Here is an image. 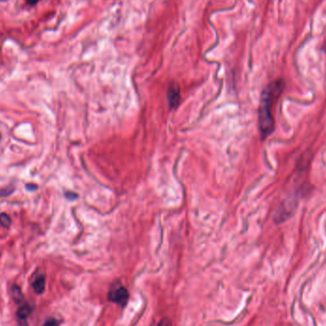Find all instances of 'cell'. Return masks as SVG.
<instances>
[{
    "mask_svg": "<svg viewBox=\"0 0 326 326\" xmlns=\"http://www.w3.org/2000/svg\"><path fill=\"white\" fill-rule=\"evenodd\" d=\"M284 89V81L279 79L268 84L261 93V106L259 113V123L261 138L269 137L275 128L273 108Z\"/></svg>",
    "mask_w": 326,
    "mask_h": 326,
    "instance_id": "cell-1",
    "label": "cell"
},
{
    "mask_svg": "<svg viewBox=\"0 0 326 326\" xmlns=\"http://www.w3.org/2000/svg\"><path fill=\"white\" fill-rule=\"evenodd\" d=\"M108 299L122 307H125L129 299V292L120 282H117L109 290Z\"/></svg>",
    "mask_w": 326,
    "mask_h": 326,
    "instance_id": "cell-2",
    "label": "cell"
},
{
    "mask_svg": "<svg viewBox=\"0 0 326 326\" xmlns=\"http://www.w3.org/2000/svg\"><path fill=\"white\" fill-rule=\"evenodd\" d=\"M33 312V307L28 302H21L18 309L17 317L19 320V326H28V317Z\"/></svg>",
    "mask_w": 326,
    "mask_h": 326,
    "instance_id": "cell-3",
    "label": "cell"
},
{
    "mask_svg": "<svg viewBox=\"0 0 326 326\" xmlns=\"http://www.w3.org/2000/svg\"><path fill=\"white\" fill-rule=\"evenodd\" d=\"M32 286L34 291L40 295L45 291V286H46V278L44 274L42 273H38L34 276L33 281H32Z\"/></svg>",
    "mask_w": 326,
    "mask_h": 326,
    "instance_id": "cell-4",
    "label": "cell"
},
{
    "mask_svg": "<svg viewBox=\"0 0 326 326\" xmlns=\"http://www.w3.org/2000/svg\"><path fill=\"white\" fill-rule=\"evenodd\" d=\"M168 102L170 108L175 109L179 104L180 100V93H179V87L177 86H170L167 93Z\"/></svg>",
    "mask_w": 326,
    "mask_h": 326,
    "instance_id": "cell-5",
    "label": "cell"
},
{
    "mask_svg": "<svg viewBox=\"0 0 326 326\" xmlns=\"http://www.w3.org/2000/svg\"><path fill=\"white\" fill-rule=\"evenodd\" d=\"M12 292H13V298L17 301V302H22L24 301V298H23V294L21 293V290L19 288L18 285H14L12 288Z\"/></svg>",
    "mask_w": 326,
    "mask_h": 326,
    "instance_id": "cell-6",
    "label": "cell"
},
{
    "mask_svg": "<svg viewBox=\"0 0 326 326\" xmlns=\"http://www.w3.org/2000/svg\"><path fill=\"white\" fill-rule=\"evenodd\" d=\"M11 222H12V220H11L9 214H5V213H2V214H0V224L3 227L9 226Z\"/></svg>",
    "mask_w": 326,
    "mask_h": 326,
    "instance_id": "cell-7",
    "label": "cell"
},
{
    "mask_svg": "<svg viewBox=\"0 0 326 326\" xmlns=\"http://www.w3.org/2000/svg\"><path fill=\"white\" fill-rule=\"evenodd\" d=\"M59 320L55 317H50L43 323L42 326H59Z\"/></svg>",
    "mask_w": 326,
    "mask_h": 326,
    "instance_id": "cell-8",
    "label": "cell"
},
{
    "mask_svg": "<svg viewBox=\"0 0 326 326\" xmlns=\"http://www.w3.org/2000/svg\"><path fill=\"white\" fill-rule=\"evenodd\" d=\"M158 326H172V322L168 318H163V319L160 320V322L158 324Z\"/></svg>",
    "mask_w": 326,
    "mask_h": 326,
    "instance_id": "cell-9",
    "label": "cell"
},
{
    "mask_svg": "<svg viewBox=\"0 0 326 326\" xmlns=\"http://www.w3.org/2000/svg\"><path fill=\"white\" fill-rule=\"evenodd\" d=\"M25 1L28 3L30 6L34 7V6H36V5L38 4V2H39L40 0H25Z\"/></svg>",
    "mask_w": 326,
    "mask_h": 326,
    "instance_id": "cell-10",
    "label": "cell"
},
{
    "mask_svg": "<svg viewBox=\"0 0 326 326\" xmlns=\"http://www.w3.org/2000/svg\"><path fill=\"white\" fill-rule=\"evenodd\" d=\"M1 2H6V1H8V0H0Z\"/></svg>",
    "mask_w": 326,
    "mask_h": 326,
    "instance_id": "cell-11",
    "label": "cell"
}]
</instances>
